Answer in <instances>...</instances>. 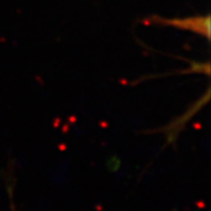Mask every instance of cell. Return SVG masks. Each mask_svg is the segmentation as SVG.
Returning a JSON list of instances; mask_svg holds the SVG:
<instances>
[{
	"mask_svg": "<svg viewBox=\"0 0 211 211\" xmlns=\"http://www.w3.org/2000/svg\"><path fill=\"white\" fill-rule=\"evenodd\" d=\"M150 21L154 25H164V26H172L176 28L191 31L193 33L204 35L209 40L210 39V17H192L185 19H164L158 15L150 18Z\"/></svg>",
	"mask_w": 211,
	"mask_h": 211,
	"instance_id": "6da1fadb",
	"label": "cell"
}]
</instances>
